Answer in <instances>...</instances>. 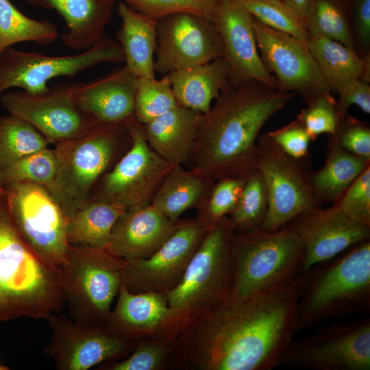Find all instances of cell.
Masks as SVG:
<instances>
[{"mask_svg": "<svg viewBox=\"0 0 370 370\" xmlns=\"http://www.w3.org/2000/svg\"><path fill=\"white\" fill-rule=\"evenodd\" d=\"M297 299L295 280L269 291L229 297L190 319L171 354L201 370L272 369L297 332Z\"/></svg>", "mask_w": 370, "mask_h": 370, "instance_id": "obj_1", "label": "cell"}, {"mask_svg": "<svg viewBox=\"0 0 370 370\" xmlns=\"http://www.w3.org/2000/svg\"><path fill=\"white\" fill-rule=\"evenodd\" d=\"M297 95L256 80L230 84L201 115L189 162L191 169L215 182L255 171L258 140L265 123Z\"/></svg>", "mask_w": 370, "mask_h": 370, "instance_id": "obj_2", "label": "cell"}, {"mask_svg": "<svg viewBox=\"0 0 370 370\" xmlns=\"http://www.w3.org/2000/svg\"><path fill=\"white\" fill-rule=\"evenodd\" d=\"M64 303L60 268L41 260L25 244L0 190V322L47 319Z\"/></svg>", "mask_w": 370, "mask_h": 370, "instance_id": "obj_3", "label": "cell"}, {"mask_svg": "<svg viewBox=\"0 0 370 370\" xmlns=\"http://www.w3.org/2000/svg\"><path fill=\"white\" fill-rule=\"evenodd\" d=\"M297 332L370 307V241L358 243L295 278Z\"/></svg>", "mask_w": 370, "mask_h": 370, "instance_id": "obj_4", "label": "cell"}, {"mask_svg": "<svg viewBox=\"0 0 370 370\" xmlns=\"http://www.w3.org/2000/svg\"><path fill=\"white\" fill-rule=\"evenodd\" d=\"M234 234L227 217L210 225L181 280L165 293L170 309L168 341L175 340L190 319L230 296Z\"/></svg>", "mask_w": 370, "mask_h": 370, "instance_id": "obj_5", "label": "cell"}, {"mask_svg": "<svg viewBox=\"0 0 370 370\" xmlns=\"http://www.w3.org/2000/svg\"><path fill=\"white\" fill-rule=\"evenodd\" d=\"M128 120L98 123L80 135L56 143V175L49 189L68 219L85 204L102 176L131 143Z\"/></svg>", "mask_w": 370, "mask_h": 370, "instance_id": "obj_6", "label": "cell"}, {"mask_svg": "<svg viewBox=\"0 0 370 370\" xmlns=\"http://www.w3.org/2000/svg\"><path fill=\"white\" fill-rule=\"evenodd\" d=\"M232 298L269 291L292 282L299 273L303 243L286 226L235 232Z\"/></svg>", "mask_w": 370, "mask_h": 370, "instance_id": "obj_7", "label": "cell"}, {"mask_svg": "<svg viewBox=\"0 0 370 370\" xmlns=\"http://www.w3.org/2000/svg\"><path fill=\"white\" fill-rule=\"evenodd\" d=\"M123 260L106 249L69 245L61 267L65 302L75 321L102 326L122 285Z\"/></svg>", "mask_w": 370, "mask_h": 370, "instance_id": "obj_8", "label": "cell"}, {"mask_svg": "<svg viewBox=\"0 0 370 370\" xmlns=\"http://www.w3.org/2000/svg\"><path fill=\"white\" fill-rule=\"evenodd\" d=\"M127 124L131 137L128 149L99 180L89 199L114 203L125 211L151 204L160 186L175 165L149 147L143 124L134 116Z\"/></svg>", "mask_w": 370, "mask_h": 370, "instance_id": "obj_9", "label": "cell"}, {"mask_svg": "<svg viewBox=\"0 0 370 370\" xmlns=\"http://www.w3.org/2000/svg\"><path fill=\"white\" fill-rule=\"evenodd\" d=\"M0 190L25 244L41 260L61 268L69 247L68 218L50 191L28 182L11 184Z\"/></svg>", "mask_w": 370, "mask_h": 370, "instance_id": "obj_10", "label": "cell"}, {"mask_svg": "<svg viewBox=\"0 0 370 370\" xmlns=\"http://www.w3.org/2000/svg\"><path fill=\"white\" fill-rule=\"evenodd\" d=\"M124 61L120 44L106 35L84 52L69 56H47L9 47L0 53V97L12 88L41 94L55 77L71 78L100 63Z\"/></svg>", "mask_w": 370, "mask_h": 370, "instance_id": "obj_11", "label": "cell"}, {"mask_svg": "<svg viewBox=\"0 0 370 370\" xmlns=\"http://www.w3.org/2000/svg\"><path fill=\"white\" fill-rule=\"evenodd\" d=\"M256 168L267 190L268 209L260 230L274 232L295 217L320 207L306 166L286 155L268 136H259Z\"/></svg>", "mask_w": 370, "mask_h": 370, "instance_id": "obj_12", "label": "cell"}, {"mask_svg": "<svg viewBox=\"0 0 370 370\" xmlns=\"http://www.w3.org/2000/svg\"><path fill=\"white\" fill-rule=\"evenodd\" d=\"M279 365L317 370H369L370 319L333 324L312 336L293 340Z\"/></svg>", "mask_w": 370, "mask_h": 370, "instance_id": "obj_13", "label": "cell"}, {"mask_svg": "<svg viewBox=\"0 0 370 370\" xmlns=\"http://www.w3.org/2000/svg\"><path fill=\"white\" fill-rule=\"evenodd\" d=\"M260 56L277 90L299 94L305 102L332 89L324 77L308 44L261 23L253 17Z\"/></svg>", "mask_w": 370, "mask_h": 370, "instance_id": "obj_14", "label": "cell"}, {"mask_svg": "<svg viewBox=\"0 0 370 370\" xmlns=\"http://www.w3.org/2000/svg\"><path fill=\"white\" fill-rule=\"evenodd\" d=\"M154 71L162 75L225 56L214 24L192 13H176L156 23Z\"/></svg>", "mask_w": 370, "mask_h": 370, "instance_id": "obj_15", "label": "cell"}, {"mask_svg": "<svg viewBox=\"0 0 370 370\" xmlns=\"http://www.w3.org/2000/svg\"><path fill=\"white\" fill-rule=\"evenodd\" d=\"M210 227L198 217L181 220L175 231L151 256L123 260L122 284L133 293H166L173 289Z\"/></svg>", "mask_w": 370, "mask_h": 370, "instance_id": "obj_16", "label": "cell"}, {"mask_svg": "<svg viewBox=\"0 0 370 370\" xmlns=\"http://www.w3.org/2000/svg\"><path fill=\"white\" fill-rule=\"evenodd\" d=\"M49 344L43 354L60 370H87L103 362L122 358L135 343L113 336L102 326L80 323L63 314H51Z\"/></svg>", "mask_w": 370, "mask_h": 370, "instance_id": "obj_17", "label": "cell"}, {"mask_svg": "<svg viewBox=\"0 0 370 370\" xmlns=\"http://www.w3.org/2000/svg\"><path fill=\"white\" fill-rule=\"evenodd\" d=\"M0 105L8 114L32 125L53 145L76 137L93 125L77 107L72 83L49 86L41 94L7 91L0 97Z\"/></svg>", "mask_w": 370, "mask_h": 370, "instance_id": "obj_18", "label": "cell"}, {"mask_svg": "<svg viewBox=\"0 0 370 370\" xmlns=\"http://www.w3.org/2000/svg\"><path fill=\"white\" fill-rule=\"evenodd\" d=\"M284 226L296 232L302 241L299 273L370 238V226L352 219L334 204L303 213Z\"/></svg>", "mask_w": 370, "mask_h": 370, "instance_id": "obj_19", "label": "cell"}, {"mask_svg": "<svg viewBox=\"0 0 370 370\" xmlns=\"http://www.w3.org/2000/svg\"><path fill=\"white\" fill-rule=\"evenodd\" d=\"M212 22L221 37L233 86L256 80L277 90L275 78L266 69L258 51L253 16L237 0H223Z\"/></svg>", "mask_w": 370, "mask_h": 370, "instance_id": "obj_20", "label": "cell"}, {"mask_svg": "<svg viewBox=\"0 0 370 370\" xmlns=\"http://www.w3.org/2000/svg\"><path fill=\"white\" fill-rule=\"evenodd\" d=\"M116 297V305L102 325L106 332L133 342L148 337L168 341L170 309L165 293H133L122 284Z\"/></svg>", "mask_w": 370, "mask_h": 370, "instance_id": "obj_21", "label": "cell"}, {"mask_svg": "<svg viewBox=\"0 0 370 370\" xmlns=\"http://www.w3.org/2000/svg\"><path fill=\"white\" fill-rule=\"evenodd\" d=\"M136 79L124 65L100 78L72 83L73 96L92 125L125 122L133 116Z\"/></svg>", "mask_w": 370, "mask_h": 370, "instance_id": "obj_22", "label": "cell"}, {"mask_svg": "<svg viewBox=\"0 0 370 370\" xmlns=\"http://www.w3.org/2000/svg\"><path fill=\"white\" fill-rule=\"evenodd\" d=\"M173 221L151 204L125 211L116 222L106 249L123 260L144 259L155 253L175 231Z\"/></svg>", "mask_w": 370, "mask_h": 370, "instance_id": "obj_23", "label": "cell"}, {"mask_svg": "<svg viewBox=\"0 0 370 370\" xmlns=\"http://www.w3.org/2000/svg\"><path fill=\"white\" fill-rule=\"evenodd\" d=\"M28 3L56 10L64 20L68 32L61 34L66 47L86 50L105 34L116 0H25Z\"/></svg>", "mask_w": 370, "mask_h": 370, "instance_id": "obj_24", "label": "cell"}, {"mask_svg": "<svg viewBox=\"0 0 370 370\" xmlns=\"http://www.w3.org/2000/svg\"><path fill=\"white\" fill-rule=\"evenodd\" d=\"M201 114L177 105L143 125L149 147L173 164L189 162Z\"/></svg>", "mask_w": 370, "mask_h": 370, "instance_id": "obj_25", "label": "cell"}, {"mask_svg": "<svg viewBox=\"0 0 370 370\" xmlns=\"http://www.w3.org/2000/svg\"><path fill=\"white\" fill-rule=\"evenodd\" d=\"M230 67L223 57L169 74L178 105L201 114L230 86Z\"/></svg>", "mask_w": 370, "mask_h": 370, "instance_id": "obj_26", "label": "cell"}, {"mask_svg": "<svg viewBox=\"0 0 370 370\" xmlns=\"http://www.w3.org/2000/svg\"><path fill=\"white\" fill-rule=\"evenodd\" d=\"M121 19L116 33L122 47L125 66L136 77H155L157 20L131 8L121 1L117 6Z\"/></svg>", "mask_w": 370, "mask_h": 370, "instance_id": "obj_27", "label": "cell"}, {"mask_svg": "<svg viewBox=\"0 0 370 370\" xmlns=\"http://www.w3.org/2000/svg\"><path fill=\"white\" fill-rule=\"evenodd\" d=\"M325 152L324 165L318 171H308L306 176L319 204H334L370 162L344 149L332 135Z\"/></svg>", "mask_w": 370, "mask_h": 370, "instance_id": "obj_28", "label": "cell"}, {"mask_svg": "<svg viewBox=\"0 0 370 370\" xmlns=\"http://www.w3.org/2000/svg\"><path fill=\"white\" fill-rule=\"evenodd\" d=\"M214 182L183 165L175 164L151 204L169 219L178 221L185 211L199 210L204 204Z\"/></svg>", "mask_w": 370, "mask_h": 370, "instance_id": "obj_29", "label": "cell"}, {"mask_svg": "<svg viewBox=\"0 0 370 370\" xmlns=\"http://www.w3.org/2000/svg\"><path fill=\"white\" fill-rule=\"evenodd\" d=\"M307 44L332 91L350 79L369 84L370 56L362 58L354 48L319 34H309Z\"/></svg>", "mask_w": 370, "mask_h": 370, "instance_id": "obj_30", "label": "cell"}, {"mask_svg": "<svg viewBox=\"0 0 370 370\" xmlns=\"http://www.w3.org/2000/svg\"><path fill=\"white\" fill-rule=\"evenodd\" d=\"M125 212L114 203L88 201L68 219V243L106 249L116 222Z\"/></svg>", "mask_w": 370, "mask_h": 370, "instance_id": "obj_31", "label": "cell"}, {"mask_svg": "<svg viewBox=\"0 0 370 370\" xmlns=\"http://www.w3.org/2000/svg\"><path fill=\"white\" fill-rule=\"evenodd\" d=\"M58 36V27L53 23L29 18L10 0H0V53L18 42L49 44Z\"/></svg>", "mask_w": 370, "mask_h": 370, "instance_id": "obj_32", "label": "cell"}, {"mask_svg": "<svg viewBox=\"0 0 370 370\" xmlns=\"http://www.w3.org/2000/svg\"><path fill=\"white\" fill-rule=\"evenodd\" d=\"M351 16L352 0H312L304 23L309 34L354 48Z\"/></svg>", "mask_w": 370, "mask_h": 370, "instance_id": "obj_33", "label": "cell"}, {"mask_svg": "<svg viewBox=\"0 0 370 370\" xmlns=\"http://www.w3.org/2000/svg\"><path fill=\"white\" fill-rule=\"evenodd\" d=\"M47 139L25 121L8 114L0 116V170L46 147Z\"/></svg>", "mask_w": 370, "mask_h": 370, "instance_id": "obj_34", "label": "cell"}, {"mask_svg": "<svg viewBox=\"0 0 370 370\" xmlns=\"http://www.w3.org/2000/svg\"><path fill=\"white\" fill-rule=\"evenodd\" d=\"M268 209V195L264 177L256 169L247 177L234 210L227 216L235 232L260 229Z\"/></svg>", "mask_w": 370, "mask_h": 370, "instance_id": "obj_35", "label": "cell"}, {"mask_svg": "<svg viewBox=\"0 0 370 370\" xmlns=\"http://www.w3.org/2000/svg\"><path fill=\"white\" fill-rule=\"evenodd\" d=\"M57 171L53 149L46 147L27 155L0 170V188L28 182L51 187Z\"/></svg>", "mask_w": 370, "mask_h": 370, "instance_id": "obj_36", "label": "cell"}, {"mask_svg": "<svg viewBox=\"0 0 370 370\" xmlns=\"http://www.w3.org/2000/svg\"><path fill=\"white\" fill-rule=\"evenodd\" d=\"M178 105L168 75L137 77L133 116L144 125Z\"/></svg>", "mask_w": 370, "mask_h": 370, "instance_id": "obj_37", "label": "cell"}, {"mask_svg": "<svg viewBox=\"0 0 370 370\" xmlns=\"http://www.w3.org/2000/svg\"><path fill=\"white\" fill-rule=\"evenodd\" d=\"M241 3L251 15L261 23L307 44L309 34L304 21L282 2L248 0Z\"/></svg>", "mask_w": 370, "mask_h": 370, "instance_id": "obj_38", "label": "cell"}, {"mask_svg": "<svg viewBox=\"0 0 370 370\" xmlns=\"http://www.w3.org/2000/svg\"><path fill=\"white\" fill-rule=\"evenodd\" d=\"M247 177L230 175L216 180L204 204L198 210V218L212 225L234 210Z\"/></svg>", "mask_w": 370, "mask_h": 370, "instance_id": "obj_39", "label": "cell"}, {"mask_svg": "<svg viewBox=\"0 0 370 370\" xmlns=\"http://www.w3.org/2000/svg\"><path fill=\"white\" fill-rule=\"evenodd\" d=\"M155 20L176 13H192L210 21L222 0H122Z\"/></svg>", "mask_w": 370, "mask_h": 370, "instance_id": "obj_40", "label": "cell"}, {"mask_svg": "<svg viewBox=\"0 0 370 370\" xmlns=\"http://www.w3.org/2000/svg\"><path fill=\"white\" fill-rule=\"evenodd\" d=\"M308 106L297 116L305 127L312 140L321 134H334L341 114L337 108V101L331 92H324L309 101Z\"/></svg>", "mask_w": 370, "mask_h": 370, "instance_id": "obj_41", "label": "cell"}, {"mask_svg": "<svg viewBox=\"0 0 370 370\" xmlns=\"http://www.w3.org/2000/svg\"><path fill=\"white\" fill-rule=\"evenodd\" d=\"M172 343L163 340L143 341L128 357L113 362H104L99 369L155 370L161 367L170 356Z\"/></svg>", "mask_w": 370, "mask_h": 370, "instance_id": "obj_42", "label": "cell"}, {"mask_svg": "<svg viewBox=\"0 0 370 370\" xmlns=\"http://www.w3.org/2000/svg\"><path fill=\"white\" fill-rule=\"evenodd\" d=\"M334 205L352 219L370 226V166L351 184Z\"/></svg>", "mask_w": 370, "mask_h": 370, "instance_id": "obj_43", "label": "cell"}, {"mask_svg": "<svg viewBox=\"0 0 370 370\" xmlns=\"http://www.w3.org/2000/svg\"><path fill=\"white\" fill-rule=\"evenodd\" d=\"M332 136L344 149L370 162V127L368 123L347 112L341 115Z\"/></svg>", "mask_w": 370, "mask_h": 370, "instance_id": "obj_44", "label": "cell"}, {"mask_svg": "<svg viewBox=\"0 0 370 370\" xmlns=\"http://www.w3.org/2000/svg\"><path fill=\"white\" fill-rule=\"evenodd\" d=\"M288 157L307 168L312 140L304 125L296 119L286 125L267 133Z\"/></svg>", "mask_w": 370, "mask_h": 370, "instance_id": "obj_45", "label": "cell"}, {"mask_svg": "<svg viewBox=\"0 0 370 370\" xmlns=\"http://www.w3.org/2000/svg\"><path fill=\"white\" fill-rule=\"evenodd\" d=\"M354 48L362 58L370 56V0H352Z\"/></svg>", "mask_w": 370, "mask_h": 370, "instance_id": "obj_46", "label": "cell"}, {"mask_svg": "<svg viewBox=\"0 0 370 370\" xmlns=\"http://www.w3.org/2000/svg\"><path fill=\"white\" fill-rule=\"evenodd\" d=\"M339 95L337 108L341 115L348 112L352 105L358 106L365 113H370V86L360 79L345 81L336 86Z\"/></svg>", "mask_w": 370, "mask_h": 370, "instance_id": "obj_47", "label": "cell"}, {"mask_svg": "<svg viewBox=\"0 0 370 370\" xmlns=\"http://www.w3.org/2000/svg\"><path fill=\"white\" fill-rule=\"evenodd\" d=\"M312 0H282V2L305 21Z\"/></svg>", "mask_w": 370, "mask_h": 370, "instance_id": "obj_48", "label": "cell"}, {"mask_svg": "<svg viewBox=\"0 0 370 370\" xmlns=\"http://www.w3.org/2000/svg\"><path fill=\"white\" fill-rule=\"evenodd\" d=\"M240 2H243V1H248V0H237ZM269 1H275V2H282V0H269Z\"/></svg>", "mask_w": 370, "mask_h": 370, "instance_id": "obj_49", "label": "cell"}, {"mask_svg": "<svg viewBox=\"0 0 370 370\" xmlns=\"http://www.w3.org/2000/svg\"><path fill=\"white\" fill-rule=\"evenodd\" d=\"M8 368L0 364V370H7Z\"/></svg>", "mask_w": 370, "mask_h": 370, "instance_id": "obj_50", "label": "cell"}, {"mask_svg": "<svg viewBox=\"0 0 370 370\" xmlns=\"http://www.w3.org/2000/svg\"><path fill=\"white\" fill-rule=\"evenodd\" d=\"M223 1V0H222Z\"/></svg>", "mask_w": 370, "mask_h": 370, "instance_id": "obj_51", "label": "cell"}]
</instances>
